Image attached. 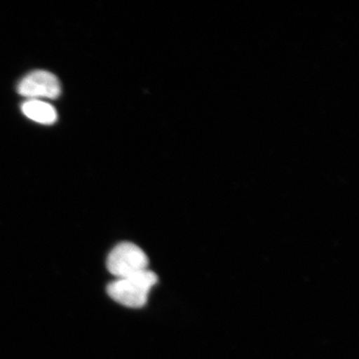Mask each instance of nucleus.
Listing matches in <instances>:
<instances>
[{
	"label": "nucleus",
	"mask_w": 359,
	"mask_h": 359,
	"mask_svg": "<svg viewBox=\"0 0 359 359\" xmlns=\"http://www.w3.org/2000/svg\"><path fill=\"white\" fill-rule=\"evenodd\" d=\"M158 282L157 276L146 269L129 278H118L107 287L108 294L118 304L131 309L143 308L149 294Z\"/></svg>",
	"instance_id": "obj_1"
},
{
	"label": "nucleus",
	"mask_w": 359,
	"mask_h": 359,
	"mask_svg": "<svg viewBox=\"0 0 359 359\" xmlns=\"http://www.w3.org/2000/svg\"><path fill=\"white\" fill-rule=\"evenodd\" d=\"M149 259L144 250L132 243L116 245L107 259V269L118 278H129L148 269Z\"/></svg>",
	"instance_id": "obj_2"
},
{
	"label": "nucleus",
	"mask_w": 359,
	"mask_h": 359,
	"mask_svg": "<svg viewBox=\"0 0 359 359\" xmlns=\"http://www.w3.org/2000/svg\"><path fill=\"white\" fill-rule=\"evenodd\" d=\"M18 91L28 99H56L60 96L61 85L58 78L51 72L37 70L21 80Z\"/></svg>",
	"instance_id": "obj_3"
},
{
	"label": "nucleus",
	"mask_w": 359,
	"mask_h": 359,
	"mask_svg": "<svg viewBox=\"0 0 359 359\" xmlns=\"http://www.w3.org/2000/svg\"><path fill=\"white\" fill-rule=\"evenodd\" d=\"M23 114L39 124L51 125L57 120V112L51 104L39 99H28L21 106Z\"/></svg>",
	"instance_id": "obj_4"
}]
</instances>
